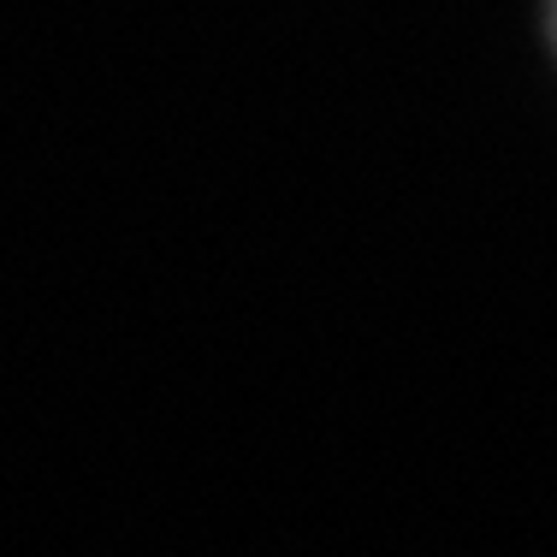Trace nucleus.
I'll return each mask as SVG.
<instances>
[{"mask_svg":"<svg viewBox=\"0 0 557 557\" xmlns=\"http://www.w3.org/2000/svg\"><path fill=\"white\" fill-rule=\"evenodd\" d=\"M552 30H557V0H552Z\"/></svg>","mask_w":557,"mask_h":557,"instance_id":"1","label":"nucleus"}]
</instances>
